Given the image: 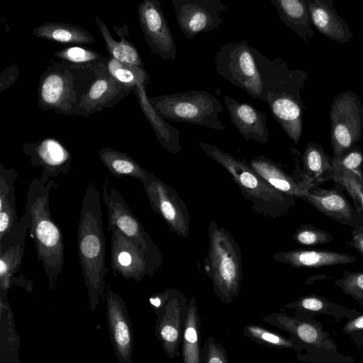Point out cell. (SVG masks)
Listing matches in <instances>:
<instances>
[{"mask_svg": "<svg viewBox=\"0 0 363 363\" xmlns=\"http://www.w3.org/2000/svg\"><path fill=\"white\" fill-rule=\"evenodd\" d=\"M18 74V67L16 66L5 69L1 76V81L5 79L4 82L1 83V91L13 84L16 81Z\"/></svg>", "mask_w": 363, "mask_h": 363, "instance_id": "cell-44", "label": "cell"}, {"mask_svg": "<svg viewBox=\"0 0 363 363\" xmlns=\"http://www.w3.org/2000/svg\"><path fill=\"white\" fill-rule=\"evenodd\" d=\"M23 152L29 157L33 166L42 168L40 179L43 184H47L60 174L68 173L71 169L70 152L54 138L24 144Z\"/></svg>", "mask_w": 363, "mask_h": 363, "instance_id": "cell-16", "label": "cell"}, {"mask_svg": "<svg viewBox=\"0 0 363 363\" xmlns=\"http://www.w3.org/2000/svg\"><path fill=\"white\" fill-rule=\"evenodd\" d=\"M301 199L343 225L352 229L363 225V216L337 187L325 189L313 186L306 190Z\"/></svg>", "mask_w": 363, "mask_h": 363, "instance_id": "cell-15", "label": "cell"}, {"mask_svg": "<svg viewBox=\"0 0 363 363\" xmlns=\"http://www.w3.org/2000/svg\"><path fill=\"white\" fill-rule=\"evenodd\" d=\"M95 20L111 57L124 64L144 67L140 55L133 43L125 38L116 40L106 23L97 15L95 16Z\"/></svg>", "mask_w": 363, "mask_h": 363, "instance_id": "cell-32", "label": "cell"}, {"mask_svg": "<svg viewBox=\"0 0 363 363\" xmlns=\"http://www.w3.org/2000/svg\"><path fill=\"white\" fill-rule=\"evenodd\" d=\"M148 99L156 112L164 120L191 123L216 130L225 129L219 118L223 106L206 91L191 90Z\"/></svg>", "mask_w": 363, "mask_h": 363, "instance_id": "cell-7", "label": "cell"}, {"mask_svg": "<svg viewBox=\"0 0 363 363\" xmlns=\"http://www.w3.org/2000/svg\"><path fill=\"white\" fill-rule=\"evenodd\" d=\"M335 187L346 193L352 199L353 205L363 216V182L347 170L333 168L331 179Z\"/></svg>", "mask_w": 363, "mask_h": 363, "instance_id": "cell-35", "label": "cell"}, {"mask_svg": "<svg viewBox=\"0 0 363 363\" xmlns=\"http://www.w3.org/2000/svg\"><path fill=\"white\" fill-rule=\"evenodd\" d=\"M250 166L272 186L295 199H301L311 187L299 178L290 176L279 164L264 156L252 159Z\"/></svg>", "mask_w": 363, "mask_h": 363, "instance_id": "cell-24", "label": "cell"}, {"mask_svg": "<svg viewBox=\"0 0 363 363\" xmlns=\"http://www.w3.org/2000/svg\"><path fill=\"white\" fill-rule=\"evenodd\" d=\"M242 333L252 341L269 348L294 349L296 350L301 348L295 339L286 337L279 333L259 325L248 324L245 326Z\"/></svg>", "mask_w": 363, "mask_h": 363, "instance_id": "cell-33", "label": "cell"}, {"mask_svg": "<svg viewBox=\"0 0 363 363\" xmlns=\"http://www.w3.org/2000/svg\"><path fill=\"white\" fill-rule=\"evenodd\" d=\"M266 103L288 137L298 144L303 133V111L307 108L301 93L284 92L277 95L269 93Z\"/></svg>", "mask_w": 363, "mask_h": 363, "instance_id": "cell-19", "label": "cell"}, {"mask_svg": "<svg viewBox=\"0 0 363 363\" xmlns=\"http://www.w3.org/2000/svg\"><path fill=\"white\" fill-rule=\"evenodd\" d=\"M201 363H229L226 350L213 336H209L203 345Z\"/></svg>", "mask_w": 363, "mask_h": 363, "instance_id": "cell-42", "label": "cell"}, {"mask_svg": "<svg viewBox=\"0 0 363 363\" xmlns=\"http://www.w3.org/2000/svg\"><path fill=\"white\" fill-rule=\"evenodd\" d=\"M313 25L323 35L340 43L353 37L348 23L338 15L333 0H306Z\"/></svg>", "mask_w": 363, "mask_h": 363, "instance_id": "cell-21", "label": "cell"}, {"mask_svg": "<svg viewBox=\"0 0 363 363\" xmlns=\"http://www.w3.org/2000/svg\"><path fill=\"white\" fill-rule=\"evenodd\" d=\"M347 245L355 249L363 257V225L351 230V239Z\"/></svg>", "mask_w": 363, "mask_h": 363, "instance_id": "cell-43", "label": "cell"}, {"mask_svg": "<svg viewBox=\"0 0 363 363\" xmlns=\"http://www.w3.org/2000/svg\"><path fill=\"white\" fill-rule=\"evenodd\" d=\"M111 233V266L114 273L138 281L154 274L161 264V258L150 254L118 230H113Z\"/></svg>", "mask_w": 363, "mask_h": 363, "instance_id": "cell-9", "label": "cell"}, {"mask_svg": "<svg viewBox=\"0 0 363 363\" xmlns=\"http://www.w3.org/2000/svg\"><path fill=\"white\" fill-rule=\"evenodd\" d=\"M280 21L304 42L308 43L314 33L306 0H271Z\"/></svg>", "mask_w": 363, "mask_h": 363, "instance_id": "cell-27", "label": "cell"}, {"mask_svg": "<svg viewBox=\"0 0 363 363\" xmlns=\"http://www.w3.org/2000/svg\"><path fill=\"white\" fill-rule=\"evenodd\" d=\"M14 187L5 194H0V239L18 221Z\"/></svg>", "mask_w": 363, "mask_h": 363, "instance_id": "cell-37", "label": "cell"}, {"mask_svg": "<svg viewBox=\"0 0 363 363\" xmlns=\"http://www.w3.org/2000/svg\"><path fill=\"white\" fill-rule=\"evenodd\" d=\"M107 308L114 345L121 358L125 361L131 352L130 329L125 316L123 299L113 291H109L107 294Z\"/></svg>", "mask_w": 363, "mask_h": 363, "instance_id": "cell-26", "label": "cell"}, {"mask_svg": "<svg viewBox=\"0 0 363 363\" xmlns=\"http://www.w3.org/2000/svg\"><path fill=\"white\" fill-rule=\"evenodd\" d=\"M106 68L109 74L125 86L135 88L140 84H150V76L145 67L124 64L109 57Z\"/></svg>", "mask_w": 363, "mask_h": 363, "instance_id": "cell-34", "label": "cell"}, {"mask_svg": "<svg viewBox=\"0 0 363 363\" xmlns=\"http://www.w3.org/2000/svg\"></svg>", "mask_w": 363, "mask_h": 363, "instance_id": "cell-46", "label": "cell"}, {"mask_svg": "<svg viewBox=\"0 0 363 363\" xmlns=\"http://www.w3.org/2000/svg\"><path fill=\"white\" fill-rule=\"evenodd\" d=\"M147 86V85L145 84L138 85L133 92L137 96L142 111L155 131L160 144L167 151L177 154L182 150L180 132L160 117L154 109L146 94Z\"/></svg>", "mask_w": 363, "mask_h": 363, "instance_id": "cell-25", "label": "cell"}, {"mask_svg": "<svg viewBox=\"0 0 363 363\" xmlns=\"http://www.w3.org/2000/svg\"><path fill=\"white\" fill-rule=\"evenodd\" d=\"M302 160L303 170L299 174L308 186H318L331 179L333 157L325 152L322 145L309 143L305 148Z\"/></svg>", "mask_w": 363, "mask_h": 363, "instance_id": "cell-28", "label": "cell"}, {"mask_svg": "<svg viewBox=\"0 0 363 363\" xmlns=\"http://www.w3.org/2000/svg\"><path fill=\"white\" fill-rule=\"evenodd\" d=\"M214 62L219 75L264 102L269 93L301 92L308 77L303 69H289L279 57L269 60L246 40L222 45Z\"/></svg>", "mask_w": 363, "mask_h": 363, "instance_id": "cell-1", "label": "cell"}, {"mask_svg": "<svg viewBox=\"0 0 363 363\" xmlns=\"http://www.w3.org/2000/svg\"><path fill=\"white\" fill-rule=\"evenodd\" d=\"M296 242L304 246H315L331 242L334 238L327 231L311 224L301 225L293 235Z\"/></svg>", "mask_w": 363, "mask_h": 363, "instance_id": "cell-38", "label": "cell"}, {"mask_svg": "<svg viewBox=\"0 0 363 363\" xmlns=\"http://www.w3.org/2000/svg\"><path fill=\"white\" fill-rule=\"evenodd\" d=\"M139 23L148 47L162 60L177 58V46L158 0H144L138 6Z\"/></svg>", "mask_w": 363, "mask_h": 363, "instance_id": "cell-13", "label": "cell"}, {"mask_svg": "<svg viewBox=\"0 0 363 363\" xmlns=\"http://www.w3.org/2000/svg\"><path fill=\"white\" fill-rule=\"evenodd\" d=\"M362 330H363V315L347 322L344 327V331L345 333H352Z\"/></svg>", "mask_w": 363, "mask_h": 363, "instance_id": "cell-45", "label": "cell"}, {"mask_svg": "<svg viewBox=\"0 0 363 363\" xmlns=\"http://www.w3.org/2000/svg\"><path fill=\"white\" fill-rule=\"evenodd\" d=\"M335 282L343 292L363 303V271H345L342 277Z\"/></svg>", "mask_w": 363, "mask_h": 363, "instance_id": "cell-40", "label": "cell"}, {"mask_svg": "<svg viewBox=\"0 0 363 363\" xmlns=\"http://www.w3.org/2000/svg\"><path fill=\"white\" fill-rule=\"evenodd\" d=\"M28 231V220L24 213L11 230L0 239V288L1 294L6 291L19 271Z\"/></svg>", "mask_w": 363, "mask_h": 363, "instance_id": "cell-18", "label": "cell"}, {"mask_svg": "<svg viewBox=\"0 0 363 363\" xmlns=\"http://www.w3.org/2000/svg\"><path fill=\"white\" fill-rule=\"evenodd\" d=\"M97 77L83 95L77 115L88 116L120 102L135 88L125 86L108 72L106 65H100Z\"/></svg>", "mask_w": 363, "mask_h": 363, "instance_id": "cell-17", "label": "cell"}, {"mask_svg": "<svg viewBox=\"0 0 363 363\" xmlns=\"http://www.w3.org/2000/svg\"><path fill=\"white\" fill-rule=\"evenodd\" d=\"M269 325L289 333L308 345L334 350L336 345L318 325L290 317L284 313H272L263 318Z\"/></svg>", "mask_w": 363, "mask_h": 363, "instance_id": "cell-22", "label": "cell"}, {"mask_svg": "<svg viewBox=\"0 0 363 363\" xmlns=\"http://www.w3.org/2000/svg\"><path fill=\"white\" fill-rule=\"evenodd\" d=\"M201 150L223 166L233 177L245 197L252 203L255 211L273 218L286 214L296 206L295 199L272 186L245 160L206 143H199Z\"/></svg>", "mask_w": 363, "mask_h": 363, "instance_id": "cell-5", "label": "cell"}, {"mask_svg": "<svg viewBox=\"0 0 363 363\" xmlns=\"http://www.w3.org/2000/svg\"><path fill=\"white\" fill-rule=\"evenodd\" d=\"M208 267L216 296L222 303H231L238 296L242 280L239 246L231 235L211 222L209 230Z\"/></svg>", "mask_w": 363, "mask_h": 363, "instance_id": "cell-6", "label": "cell"}, {"mask_svg": "<svg viewBox=\"0 0 363 363\" xmlns=\"http://www.w3.org/2000/svg\"><path fill=\"white\" fill-rule=\"evenodd\" d=\"M328 299L315 295L309 294L300 298L298 301L284 305L286 308H295L298 311L320 312L328 311L331 307L336 306Z\"/></svg>", "mask_w": 363, "mask_h": 363, "instance_id": "cell-41", "label": "cell"}, {"mask_svg": "<svg viewBox=\"0 0 363 363\" xmlns=\"http://www.w3.org/2000/svg\"><path fill=\"white\" fill-rule=\"evenodd\" d=\"M274 259L294 268L318 269L352 263L357 258L347 253L320 249H298L279 252Z\"/></svg>", "mask_w": 363, "mask_h": 363, "instance_id": "cell-23", "label": "cell"}, {"mask_svg": "<svg viewBox=\"0 0 363 363\" xmlns=\"http://www.w3.org/2000/svg\"><path fill=\"white\" fill-rule=\"evenodd\" d=\"M52 188H58L54 180L43 184L40 178L34 177L28 186L24 211L38 261L43 263L50 289L63 271L65 263L63 234L53 220L50 208Z\"/></svg>", "mask_w": 363, "mask_h": 363, "instance_id": "cell-3", "label": "cell"}, {"mask_svg": "<svg viewBox=\"0 0 363 363\" xmlns=\"http://www.w3.org/2000/svg\"><path fill=\"white\" fill-rule=\"evenodd\" d=\"M98 67L91 69L64 60L51 63L40 78L39 108L57 114L77 115L83 95L97 77Z\"/></svg>", "mask_w": 363, "mask_h": 363, "instance_id": "cell-4", "label": "cell"}, {"mask_svg": "<svg viewBox=\"0 0 363 363\" xmlns=\"http://www.w3.org/2000/svg\"><path fill=\"white\" fill-rule=\"evenodd\" d=\"M102 198L108 210V230H116L139 243L150 254L161 258L158 247L145 230L121 193L105 178L102 183Z\"/></svg>", "mask_w": 363, "mask_h": 363, "instance_id": "cell-10", "label": "cell"}, {"mask_svg": "<svg viewBox=\"0 0 363 363\" xmlns=\"http://www.w3.org/2000/svg\"><path fill=\"white\" fill-rule=\"evenodd\" d=\"M333 157L357 145L363 135V106L357 94L345 91L335 96L330 108Z\"/></svg>", "mask_w": 363, "mask_h": 363, "instance_id": "cell-8", "label": "cell"}, {"mask_svg": "<svg viewBox=\"0 0 363 363\" xmlns=\"http://www.w3.org/2000/svg\"><path fill=\"white\" fill-rule=\"evenodd\" d=\"M182 34L191 39L223 23L228 7L219 0H171Z\"/></svg>", "mask_w": 363, "mask_h": 363, "instance_id": "cell-12", "label": "cell"}, {"mask_svg": "<svg viewBox=\"0 0 363 363\" xmlns=\"http://www.w3.org/2000/svg\"><path fill=\"white\" fill-rule=\"evenodd\" d=\"M140 182L152 208L164 220L172 231L179 236L187 237L189 215L176 191L150 172Z\"/></svg>", "mask_w": 363, "mask_h": 363, "instance_id": "cell-11", "label": "cell"}, {"mask_svg": "<svg viewBox=\"0 0 363 363\" xmlns=\"http://www.w3.org/2000/svg\"><path fill=\"white\" fill-rule=\"evenodd\" d=\"M99 156L106 169L115 177H128L142 181L149 173L132 157L121 151L102 147Z\"/></svg>", "mask_w": 363, "mask_h": 363, "instance_id": "cell-31", "label": "cell"}, {"mask_svg": "<svg viewBox=\"0 0 363 363\" xmlns=\"http://www.w3.org/2000/svg\"><path fill=\"white\" fill-rule=\"evenodd\" d=\"M55 57L62 60L78 65H83L94 69L99 65H106L108 59L103 57L97 51L87 48L70 46L55 52Z\"/></svg>", "mask_w": 363, "mask_h": 363, "instance_id": "cell-36", "label": "cell"}, {"mask_svg": "<svg viewBox=\"0 0 363 363\" xmlns=\"http://www.w3.org/2000/svg\"><path fill=\"white\" fill-rule=\"evenodd\" d=\"M188 303L184 294L171 289L164 307L157 313L156 335L170 359L180 357L179 348L182 345Z\"/></svg>", "mask_w": 363, "mask_h": 363, "instance_id": "cell-14", "label": "cell"}, {"mask_svg": "<svg viewBox=\"0 0 363 363\" xmlns=\"http://www.w3.org/2000/svg\"><path fill=\"white\" fill-rule=\"evenodd\" d=\"M34 36L65 44L85 45L95 42L92 34L85 28L77 26L49 21L33 29Z\"/></svg>", "mask_w": 363, "mask_h": 363, "instance_id": "cell-29", "label": "cell"}, {"mask_svg": "<svg viewBox=\"0 0 363 363\" xmlns=\"http://www.w3.org/2000/svg\"><path fill=\"white\" fill-rule=\"evenodd\" d=\"M201 318L196 299L188 303L184 329L182 340V363H201Z\"/></svg>", "mask_w": 363, "mask_h": 363, "instance_id": "cell-30", "label": "cell"}, {"mask_svg": "<svg viewBox=\"0 0 363 363\" xmlns=\"http://www.w3.org/2000/svg\"><path fill=\"white\" fill-rule=\"evenodd\" d=\"M333 168L350 171L363 182V151L358 145L337 157H333Z\"/></svg>", "mask_w": 363, "mask_h": 363, "instance_id": "cell-39", "label": "cell"}, {"mask_svg": "<svg viewBox=\"0 0 363 363\" xmlns=\"http://www.w3.org/2000/svg\"><path fill=\"white\" fill-rule=\"evenodd\" d=\"M223 101L230 121L245 140L251 139L261 143L269 141V132L264 113L229 96H225Z\"/></svg>", "mask_w": 363, "mask_h": 363, "instance_id": "cell-20", "label": "cell"}, {"mask_svg": "<svg viewBox=\"0 0 363 363\" xmlns=\"http://www.w3.org/2000/svg\"><path fill=\"white\" fill-rule=\"evenodd\" d=\"M77 252L90 303L97 304L108 272L100 194L94 182L84 191L77 226Z\"/></svg>", "mask_w": 363, "mask_h": 363, "instance_id": "cell-2", "label": "cell"}]
</instances>
